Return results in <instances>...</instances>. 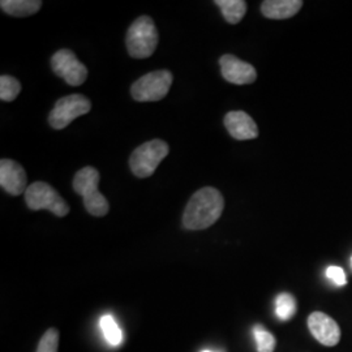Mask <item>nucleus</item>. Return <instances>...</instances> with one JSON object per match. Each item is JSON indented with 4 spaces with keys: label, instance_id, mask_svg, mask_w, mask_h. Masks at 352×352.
I'll list each match as a JSON object with an SVG mask.
<instances>
[{
    "label": "nucleus",
    "instance_id": "obj_23",
    "mask_svg": "<svg viewBox=\"0 0 352 352\" xmlns=\"http://www.w3.org/2000/svg\"><path fill=\"white\" fill-rule=\"evenodd\" d=\"M351 263H352V258H351Z\"/></svg>",
    "mask_w": 352,
    "mask_h": 352
},
{
    "label": "nucleus",
    "instance_id": "obj_21",
    "mask_svg": "<svg viewBox=\"0 0 352 352\" xmlns=\"http://www.w3.org/2000/svg\"><path fill=\"white\" fill-rule=\"evenodd\" d=\"M327 277L331 280L336 286H344L347 283V278L340 266H329L327 269Z\"/></svg>",
    "mask_w": 352,
    "mask_h": 352
},
{
    "label": "nucleus",
    "instance_id": "obj_12",
    "mask_svg": "<svg viewBox=\"0 0 352 352\" xmlns=\"http://www.w3.org/2000/svg\"><path fill=\"white\" fill-rule=\"evenodd\" d=\"M225 126L228 133L235 140L256 139L258 136V128L251 116L244 111H231L225 116Z\"/></svg>",
    "mask_w": 352,
    "mask_h": 352
},
{
    "label": "nucleus",
    "instance_id": "obj_1",
    "mask_svg": "<svg viewBox=\"0 0 352 352\" xmlns=\"http://www.w3.org/2000/svg\"><path fill=\"white\" fill-rule=\"evenodd\" d=\"M223 209L225 200L222 193L213 187H204L189 199L183 214V226L193 231L213 226Z\"/></svg>",
    "mask_w": 352,
    "mask_h": 352
},
{
    "label": "nucleus",
    "instance_id": "obj_9",
    "mask_svg": "<svg viewBox=\"0 0 352 352\" xmlns=\"http://www.w3.org/2000/svg\"><path fill=\"white\" fill-rule=\"evenodd\" d=\"M223 78L235 85H247L256 81L257 72L252 64L240 60L234 55H223L219 59Z\"/></svg>",
    "mask_w": 352,
    "mask_h": 352
},
{
    "label": "nucleus",
    "instance_id": "obj_16",
    "mask_svg": "<svg viewBox=\"0 0 352 352\" xmlns=\"http://www.w3.org/2000/svg\"><path fill=\"white\" fill-rule=\"evenodd\" d=\"M296 314V300L289 292H282L276 298V315L280 321H289Z\"/></svg>",
    "mask_w": 352,
    "mask_h": 352
},
{
    "label": "nucleus",
    "instance_id": "obj_15",
    "mask_svg": "<svg viewBox=\"0 0 352 352\" xmlns=\"http://www.w3.org/2000/svg\"><path fill=\"white\" fill-rule=\"evenodd\" d=\"M228 24H239L247 12V3L244 0H215Z\"/></svg>",
    "mask_w": 352,
    "mask_h": 352
},
{
    "label": "nucleus",
    "instance_id": "obj_7",
    "mask_svg": "<svg viewBox=\"0 0 352 352\" xmlns=\"http://www.w3.org/2000/svg\"><path fill=\"white\" fill-rule=\"evenodd\" d=\"M91 110V103L82 94H71L55 103L49 115V123L54 129H63L69 126L78 116Z\"/></svg>",
    "mask_w": 352,
    "mask_h": 352
},
{
    "label": "nucleus",
    "instance_id": "obj_17",
    "mask_svg": "<svg viewBox=\"0 0 352 352\" xmlns=\"http://www.w3.org/2000/svg\"><path fill=\"white\" fill-rule=\"evenodd\" d=\"M100 325L104 338L111 346H119L122 343L123 334L120 327H118L116 321L113 320V316H103L100 321Z\"/></svg>",
    "mask_w": 352,
    "mask_h": 352
},
{
    "label": "nucleus",
    "instance_id": "obj_8",
    "mask_svg": "<svg viewBox=\"0 0 352 352\" xmlns=\"http://www.w3.org/2000/svg\"><path fill=\"white\" fill-rule=\"evenodd\" d=\"M51 68L71 87L82 85L88 77L87 67L78 60L74 51L68 49H62L52 55Z\"/></svg>",
    "mask_w": 352,
    "mask_h": 352
},
{
    "label": "nucleus",
    "instance_id": "obj_11",
    "mask_svg": "<svg viewBox=\"0 0 352 352\" xmlns=\"http://www.w3.org/2000/svg\"><path fill=\"white\" fill-rule=\"evenodd\" d=\"M308 327L312 336L324 346H336L340 340L338 324L322 312H314L308 317Z\"/></svg>",
    "mask_w": 352,
    "mask_h": 352
},
{
    "label": "nucleus",
    "instance_id": "obj_22",
    "mask_svg": "<svg viewBox=\"0 0 352 352\" xmlns=\"http://www.w3.org/2000/svg\"><path fill=\"white\" fill-rule=\"evenodd\" d=\"M202 352H213V351H209V350H205V351H202Z\"/></svg>",
    "mask_w": 352,
    "mask_h": 352
},
{
    "label": "nucleus",
    "instance_id": "obj_10",
    "mask_svg": "<svg viewBox=\"0 0 352 352\" xmlns=\"http://www.w3.org/2000/svg\"><path fill=\"white\" fill-rule=\"evenodd\" d=\"M24 167L12 160L0 161V186L11 196L25 193L29 186Z\"/></svg>",
    "mask_w": 352,
    "mask_h": 352
},
{
    "label": "nucleus",
    "instance_id": "obj_4",
    "mask_svg": "<svg viewBox=\"0 0 352 352\" xmlns=\"http://www.w3.org/2000/svg\"><path fill=\"white\" fill-rule=\"evenodd\" d=\"M170 148L164 140H151L136 148L129 158L131 170L138 177H149L167 157Z\"/></svg>",
    "mask_w": 352,
    "mask_h": 352
},
{
    "label": "nucleus",
    "instance_id": "obj_13",
    "mask_svg": "<svg viewBox=\"0 0 352 352\" xmlns=\"http://www.w3.org/2000/svg\"><path fill=\"white\" fill-rule=\"evenodd\" d=\"M302 6V0H266L261 4V12L266 19L285 20L299 12Z\"/></svg>",
    "mask_w": 352,
    "mask_h": 352
},
{
    "label": "nucleus",
    "instance_id": "obj_20",
    "mask_svg": "<svg viewBox=\"0 0 352 352\" xmlns=\"http://www.w3.org/2000/svg\"><path fill=\"white\" fill-rule=\"evenodd\" d=\"M58 347H59V331L51 327L39 340L37 352H58Z\"/></svg>",
    "mask_w": 352,
    "mask_h": 352
},
{
    "label": "nucleus",
    "instance_id": "obj_2",
    "mask_svg": "<svg viewBox=\"0 0 352 352\" xmlns=\"http://www.w3.org/2000/svg\"><path fill=\"white\" fill-rule=\"evenodd\" d=\"M101 175L98 170L91 166L77 171L74 179L76 193L84 199L85 209L94 217H104L110 209L107 199L98 190Z\"/></svg>",
    "mask_w": 352,
    "mask_h": 352
},
{
    "label": "nucleus",
    "instance_id": "obj_5",
    "mask_svg": "<svg viewBox=\"0 0 352 352\" xmlns=\"http://www.w3.org/2000/svg\"><path fill=\"white\" fill-rule=\"evenodd\" d=\"M173 74L167 69L154 71L140 77L133 82L131 94L138 102H157L164 100L173 85Z\"/></svg>",
    "mask_w": 352,
    "mask_h": 352
},
{
    "label": "nucleus",
    "instance_id": "obj_6",
    "mask_svg": "<svg viewBox=\"0 0 352 352\" xmlns=\"http://www.w3.org/2000/svg\"><path fill=\"white\" fill-rule=\"evenodd\" d=\"M25 202L32 210H50L56 217H65L69 213V206L64 201L63 197L58 193L56 189L45 182H36L30 184L25 193Z\"/></svg>",
    "mask_w": 352,
    "mask_h": 352
},
{
    "label": "nucleus",
    "instance_id": "obj_18",
    "mask_svg": "<svg viewBox=\"0 0 352 352\" xmlns=\"http://www.w3.org/2000/svg\"><path fill=\"white\" fill-rule=\"evenodd\" d=\"M21 91V84L12 76L0 77V100L4 102H12L19 97Z\"/></svg>",
    "mask_w": 352,
    "mask_h": 352
},
{
    "label": "nucleus",
    "instance_id": "obj_19",
    "mask_svg": "<svg viewBox=\"0 0 352 352\" xmlns=\"http://www.w3.org/2000/svg\"><path fill=\"white\" fill-rule=\"evenodd\" d=\"M253 336H254L256 344H257V351H274V349H276V338L263 325H256V327H253Z\"/></svg>",
    "mask_w": 352,
    "mask_h": 352
},
{
    "label": "nucleus",
    "instance_id": "obj_3",
    "mask_svg": "<svg viewBox=\"0 0 352 352\" xmlns=\"http://www.w3.org/2000/svg\"><path fill=\"white\" fill-rule=\"evenodd\" d=\"M128 54L135 59L151 58L158 46V30L149 16H140L129 26L126 37Z\"/></svg>",
    "mask_w": 352,
    "mask_h": 352
},
{
    "label": "nucleus",
    "instance_id": "obj_14",
    "mask_svg": "<svg viewBox=\"0 0 352 352\" xmlns=\"http://www.w3.org/2000/svg\"><path fill=\"white\" fill-rule=\"evenodd\" d=\"M41 0H1L0 7L7 14L14 17H28L37 13L42 7Z\"/></svg>",
    "mask_w": 352,
    "mask_h": 352
}]
</instances>
